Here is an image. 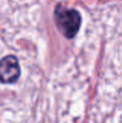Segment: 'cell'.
<instances>
[{"instance_id":"cell-2","label":"cell","mask_w":122,"mask_h":123,"mask_svg":"<svg viewBox=\"0 0 122 123\" xmlns=\"http://www.w3.org/2000/svg\"><path fill=\"white\" fill-rule=\"evenodd\" d=\"M21 69H20L19 59L13 55L4 56L0 60V83L12 84L20 79Z\"/></svg>"},{"instance_id":"cell-1","label":"cell","mask_w":122,"mask_h":123,"mask_svg":"<svg viewBox=\"0 0 122 123\" xmlns=\"http://www.w3.org/2000/svg\"><path fill=\"white\" fill-rule=\"evenodd\" d=\"M55 25L66 38L71 39L77 34L81 25V16L76 9L66 8L64 5L58 4L54 9Z\"/></svg>"}]
</instances>
